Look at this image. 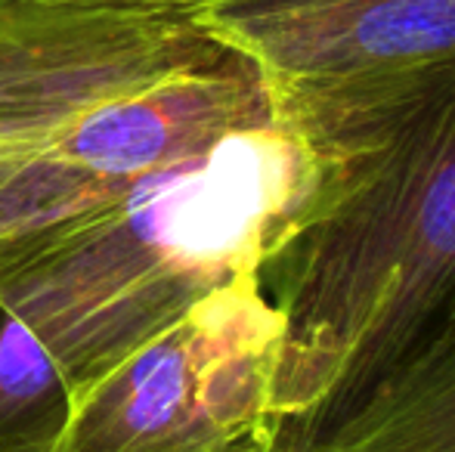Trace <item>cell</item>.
Here are the masks:
<instances>
[{"label": "cell", "instance_id": "cell-1", "mask_svg": "<svg viewBox=\"0 0 455 452\" xmlns=\"http://www.w3.org/2000/svg\"><path fill=\"white\" fill-rule=\"evenodd\" d=\"M270 99L307 186L258 273L282 322L267 452H338L455 322V56Z\"/></svg>", "mask_w": 455, "mask_h": 452}, {"label": "cell", "instance_id": "cell-2", "mask_svg": "<svg viewBox=\"0 0 455 452\" xmlns=\"http://www.w3.org/2000/svg\"><path fill=\"white\" fill-rule=\"evenodd\" d=\"M270 118L258 66L192 6L0 0V279Z\"/></svg>", "mask_w": 455, "mask_h": 452}, {"label": "cell", "instance_id": "cell-3", "mask_svg": "<svg viewBox=\"0 0 455 452\" xmlns=\"http://www.w3.org/2000/svg\"><path fill=\"white\" fill-rule=\"evenodd\" d=\"M304 186L307 158L279 121L235 133L4 276L0 307L35 335L75 403L202 295L260 273Z\"/></svg>", "mask_w": 455, "mask_h": 452}, {"label": "cell", "instance_id": "cell-4", "mask_svg": "<svg viewBox=\"0 0 455 452\" xmlns=\"http://www.w3.org/2000/svg\"><path fill=\"white\" fill-rule=\"evenodd\" d=\"M279 335L258 273L217 285L75 397L53 452H267Z\"/></svg>", "mask_w": 455, "mask_h": 452}, {"label": "cell", "instance_id": "cell-5", "mask_svg": "<svg viewBox=\"0 0 455 452\" xmlns=\"http://www.w3.org/2000/svg\"><path fill=\"white\" fill-rule=\"evenodd\" d=\"M192 10L260 68L270 91L455 56V0H214Z\"/></svg>", "mask_w": 455, "mask_h": 452}, {"label": "cell", "instance_id": "cell-6", "mask_svg": "<svg viewBox=\"0 0 455 452\" xmlns=\"http://www.w3.org/2000/svg\"><path fill=\"white\" fill-rule=\"evenodd\" d=\"M72 391L35 335L0 307V452H53Z\"/></svg>", "mask_w": 455, "mask_h": 452}, {"label": "cell", "instance_id": "cell-7", "mask_svg": "<svg viewBox=\"0 0 455 452\" xmlns=\"http://www.w3.org/2000/svg\"><path fill=\"white\" fill-rule=\"evenodd\" d=\"M338 452H455V322Z\"/></svg>", "mask_w": 455, "mask_h": 452}, {"label": "cell", "instance_id": "cell-8", "mask_svg": "<svg viewBox=\"0 0 455 452\" xmlns=\"http://www.w3.org/2000/svg\"><path fill=\"white\" fill-rule=\"evenodd\" d=\"M177 4H186V6H202V4H214V0H177Z\"/></svg>", "mask_w": 455, "mask_h": 452}]
</instances>
